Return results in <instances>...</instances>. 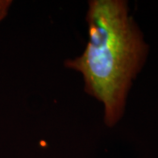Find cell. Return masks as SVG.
Instances as JSON below:
<instances>
[{
  "mask_svg": "<svg viewBox=\"0 0 158 158\" xmlns=\"http://www.w3.org/2000/svg\"><path fill=\"white\" fill-rule=\"evenodd\" d=\"M85 19L89 40L85 50L64 64L82 75L85 92L103 105L105 124L112 127L124 115L149 46L127 1L91 0Z\"/></svg>",
  "mask_w": 158,
  "mask_h": 158,
  "instance_id": "6da1fadb",
  "label": "cell"
},
{
  "mask_svg": "<svg viewBox=\"0 0 158 158\" xmlns=\"http://www.w3.org/2000/svg\"><path fill=\"white\" fill-rule=\"evenodd\" d=\"M11 5V0H0V22L7 16Z\"/></svg>",
  "mask_w": 158,
  "mask_h": 158,
  "instance_id": "7a4b0ae2",
  "label": "cell"
}]
</instances>
